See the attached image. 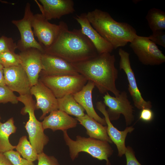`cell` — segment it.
Returning <instances> with one entry per match:
<instances>
[{
    "label": "cell",
    "mask_w": 165,
    "mask_h": 165,
    "mask_svg": "<svg viewBox=\"0 0 165 165\" xmlns=\"http://www.w3.org/2000/svg\"><path fill=\"white\" fill-rule=\"evenodd\" d=\"M115 55L106 53L71 64L79 74L94 84L100 93L110 91L115 97H118L120 92L116 84L118 71L115 66Z\"/></svg>",
    "instance_id": "2"
},
{
    "label": "cell",
    "mask_w": 165,
    "mask_h": 165,
    "mask_svg": "<svg viewBox=\"0 0 165 165\" xmlns=\"http://www.w3.org/2000/svg\"><path fill=\"white\" fill-rule=\"evenodd\" d=\"M0 165H13L3 153L0 152Z\"/></svg>",
    "instance_id": "34"
},
{
    "label": "cell",
    "mask_w": 165,
    "mask_h": 165,
    "mask_svg": "<svg viewBox=\"0 0 165 165\" xmlns=\"http://www.w3.org/2000/svg\"><path fill=\"white\" fill-rule=\"evenodd\" d=\"M86 16L93 28L114 49L125 46L137 35L132 26L116 21L106 12L96 9L86 13Z\"/></svg>",
    "instance_id": "3"
},
{
    "label": "cell",
    "mask_w": 165,
    "mask_h": 165,
    "mask_svg": "<svg viewBox=\"0 0 165 165\" xmlns=\"http://www.w3.org/2000/svg\"><path fill=\"white\" fill-rule=\"evenodd\" d=\"M42 14L48 20L60 19L62 16L75 12L72 0H35Z\"/></svg>",
    "instance_id": "15"
},
{
    "label": "cell",
    "mask_w": 165,
    "mask_h": 165,
    "mask_svg": "<svg viewBox=\"0 0 165 165\" xmlns=\"http://www.w3.org/2000/svg\"><path fill=\"white\" fill-rule=\"evenodd\" d=\"M42 122L44 130L51 129L53 132L57 130L63 131L75 127L78 121L59 109L53 111L46 116Z\"/></svg>",
    "instance_id": "19"
},
{
    "label": "cell",
    "mask_w": 165,
    "mask_h": 165,
    "mask_svg": "<svg viewBox=\"0 0 165 165\" xmlns=\"http://www.w3.org/2000/svg\"><path fill=\"white\" fill-rule=\"evenodd\" d=\"M148 38L156 44L165 48V32L163 31H157L152 32Z\"/></svg>",
    "instance_id": "31"
},
{
    "label": "cell",
    "mask_w": 165,
    "mask_h": 165,
    "mask_svg": "<svg viewBox=\"0 0 165 165\" xmlns=\"http://www.w3.org/2000/svg\"><path fill=\"white\" fill-rule=\"evenodd\" d=\"M6 85L4 77L3 69L0 70V86Z\"/></svg>",
    "instance_id": "35"
},
{
    "label": "cell",
    "mask_w": 165,
    "mask_h": 165,
    "mask_svg": "<svg viewBox=\"0 0 165 165\" xmlns=\"http://www.w3.org/2000/svg\"><path fill=\"white\" fill-rule=\"evenodd\" d=\"M153 117L154 113L151 109L144 108L141 109L139 119L143 121L149 122L153 119Z\"/></svg>",
    "instance_id": "33"
},
{
    "label": "cell",
    "mask_w": 165,
    "mask_h": 165,
    "mask_svg": "<svg viewBox=\"0 0 165 165\" xmlns=\"http://www.w3.org/2000/svg\"><path fill=\"white\" fill-rule=\"evenodd\" d=\"M6 85L20 95L30 94L31 86L29 78L20 64L3 69Z\"/></svg>",
    "instance_id": "14"
},
{
    "label": "cell",
    "mask_w": 165,
    "mask_h": 165,
    "mask_svg": "<svg viewBox=\"0 0 165 165\" xmlns=\"http://www.w3.org/2000/svg\"><path fill=\"white\" fill-rule=\"evenodd\" d=\"M43 74L49 75H76L79 74L72 64L56 56L42 53Z\"/></svg>",
    "instance_id": "16"
},
{
    "label": "cell",
    "mask_w": 165,
    "mask_h": 165,
    "mask_svg": "<svg viewBox=\"0 0 165 165\" xmlns=\"http://www.w3.org/2000/svg\"><path fill=\"white\" fill-rule=\"evenodd\" d=\"M118 54L120 57L119 68L124 71L127 76L129 83L128 90L134 105L138 109H151L152 107V102L144 99L138 88L135 75L131 66L130 54L121 48L119 50Z\"/></svg>",
    "instance_id": "10"
},
{
    "label": "cell",
    "mask_w": 165,
    "mask_h": 165,
    "mask_svg": "<svg viewBox=\"0 0 165 165\" xmlns=\"http://www.w3.org/2000/svg\"><path fill=\"white\" fill-rule=\"evenodd\" d=\"M148 26L152 32L165 30V12L155 8L150 9L146 16Z\"/></svg>",
    "instance_id": "24"
},
{
    "label": "cell",
    "mask_w": 165,
    "mask_h": 165,
    "mask_svg": "<svg viewBox=\"0 0 165 165\" xmlns=\"http://www.w3.org/2000/svg\"><path fill=\"white\" fill-rule=\"evenodd\" d=\"M57 99L58 109L76 118L85 115L84 109L76 101L72 94H68Z\"/></svg>",
    "instance_id": "23"
},
{
    "label": "cell",
    "mask_w": 165,
    "mask_h": 165,
    "mask_svg": "<svg viewBox=\"0 0 165 165\" xmlns=\"http://www.w3.org/2000/svg\"><path fill=\"white\" fill-rule=\"evenodd\" d=\"M1 119L0 116V152L3 153L15 148L16 146L10 143L9 138L16 132L17 128L13 118L9 119L4 123L1 122Z\"/></svg>",
    "instance_id": "22"
},
{
    "label": "cell",
    "mask_w": 165,
    "mask_h": 165,
    "mask_svg": "<svg viewBox=\"0 0 165 165\" xmlns=\"http://www.w3.org/2000/svg\"><path fill=\"white\" fill-rule=\"evenodd\" d=\"M75 19L80 25L82 32L92 43L98 54L111 53L113 46L93 28L86 16V13L77 15Z\"/></svg>",
    "instance_id": "18"
},
{
    "label": "cell",
    "mask_w": 165,
    "mask_h": 165,
    "mask_svg": "<svg viewBox=\"0 0 165 165\" xmlns=\"http://www.w3.org/2000/svg\"><path fill=\"white\" fill-rule=\"evenodd\" d=\"M124 154L126 159V165H142L136 158L134 152L130 146L126 147Z\"/></svg>",
    "instance_id": "32"
},
{
    "label": "cell",
    "mask_w": 165,
    "mask_h": 165,
    "mask_svg": "<svg viewBox=\"0 0 165 165\" xmlns=\"http://www.w3.org/2000/svg\"><path fill=\"white\" fill-rule=\"evenodd\" d=\"M41 81L53 92L57 99L80 91L88 81L83 75H49L44 74Z\"/></svg>",
    "instance_id": "6"
},
{
    "label": "cell",
    "mask_w": 165,
    "mask_h": 165,
    "mask_svg": "<svg viewBox=\"0 0 165 165\" xmlns=\"http://www.w3.org/2000/svg\"><path fill=\"white\" fill-rule=\"evenodd\" d=\"M3 68H4L3 67V66L0 63V70H1V69H3Z\"/></svg>",
    "instance_id": "36"
},
{
    "label": "cell",
    "mask_w": 165,
    "mask_h": 165,
    "mask_svg": "<svg viewBox=\"0 0 165 165\" xmlns=\"http://www.w3.org/2000/svg\"><path fill=\"white\" fill-rule=\"evenodd\" d=\"M15 148L23 158L33 162L38 159V154L32 147L26 136H23L19 139Z\"/></svg>",
    "instance_id": "25"
},
{
    "label": "cell",
    "mask_w": 165,
    "mask_h": 165,
    "mask_svg": "<svg viewBox=\"0 0 165 165\" xmlns=\"http://www.w3.org/2000/svg\"><path fill=\"white\" fill-rule=\"evenodd\" d=\"M42 53L37 49L30 48L21 51L19 54L20 64L26 72L31 86L38 82L39 73L43 69Z\"/></svg>",
    "instance_id": "13"
},
{
    "label": "cell",
    "mask_w": 165,
    "mask_h": 165,
    "mask_svg": "<svg viewBox=\"0 0 165 165\" xmlns=\"http://www.w3.org/2000/svg\"><path fill=\"white\" fill-rule=\"evenodd\" d=\"M30 94L34 95L36 99L35 109H41L42 111L41 120L43 119L47 114L58 109L57 99L40 80L31 87Z\"/></svg>",
    "instance_id": "12"
},
{
    "label": "cell",
    "mask_w": 165,
    "mask_h": 165,
    "mask_svg": "<svg viewBox=\"0 0 165 165\" xmlns=\"http://www.w3.org/2000/svg\"><path fill=\"white\" fill-rule=\"evenodd\" d=\"M63 133L64 140L69 148L70 157L72 161L78 157L79 152H84L99 160H105L106 165H111L108 159L113 151L108 142L80 135L77 136L74 141L69 137L67 130Z\"/></svg>",
    "instance_id": "4"
},
{
    "label": "cell",
    "mask_w": 165,
    "mask_h": 165,
    "mask_svg": "<svg viewBox=\"0 0 165 165\" xmlns=\"http://www.w3.org/2000/svg\"><path fill=\"white\" fill-rule=\"evenodd\" d=\"M20 63L19 54L15 52H6L0 54V63L4 68L18 65Z\"/></svg>",
    "instance_id": "26"
},
{
    "label": "cell",
    "mask_w": 165,
    "mask_h": 165,
    "mask_svg": "<svg viewBox=\"0 0 165 165\" xmlns=\"http://www.w3.org/2000/svg\"><path fill=\"white\" fill-rule=\"evenodd\" d=\"M130 43V47L143 64L158 65L165 62V56L162 51L148 37L137 35Z\"/></svg>",
    "instance_id": "7"
},
{
    "label": "cell",
    "mask_w": 165,
    "mask_h": 165,
    "mask_svg": "<svg viewBox=\"0 0 165 165\" xmlns=\"http://www.w3.org/2000/svg\"><path fill=\"white\" fill-rule=\"evenodd\" d=\"M13 165H35L33 162L22 158L17 151L10 150L3 153Z\"/></svg>",
    "instance_id": "28"
},
{
    "label": "cell",
    "mask_w": 165,
    "mask_h": 165,
    "mask_svg": "<svg viewBox=\"0 0 165 165\" xmlns=\"http://www.w3.org/2000/svg\"><path fill=\"white\" fill-rule=\"evenodd\" d=\"M34 34L38 39L44 50L50 47L57 37L61 28L59 24L50 23L41 13L33 15L32 21Z\"/></svg>",
    "instance_id": "11"
},
{
    "label": "cell",
    "mask_w": 165,
    "mask_h": 165,
    "mask_svg": "<svg viewBox=\"0 0 165 165\" xmlns=\"http://www.w3.org/2000/svg\"><path fill=\"white\" fill-rule=\"evenodd\" d=\"M61 22V28L57 37L44 53L58 57L71 63L88 60L98 54L80 29L70 31L65 22Z\"/></svg>",
    "instance_id": "1"
},
{
    "label": "cell",
    "mask_w": 165,
    "mask_h": 165,
    "mask_svg": "<svg viewBox=\"0 0 165 165\" xmlns=\"http://www.w3.org/2000/svg\"><path fill=\"white\" fill-rule=\"evenodd\" d=\"M76 119L86 129V134L90 138L112 143L108 135L107 126H104L87 114Z\"/></svg>",
    "instance_id": "21"
},
{
    "label": "cell",
    "mask_w": 165,
    "mask_h": 165,
    "mask_svg": "<svg viewBox=\"0 0 165 165\" xmlns=\"http://www.w3.org/2000/svg\"><path fill=\"white\" fill-rule=\"evenodd\" d=\"M17 98L18 101L24 105L21 113L23 115L28 113L29 115L28 120L24 127L28 134L29 141L38 154L43 152L49 138L44 133L42 122L38 120L35 115V103L32 95L30 94L19 95Z\"/></svg>",
    "instance_id": "5"
},
{
    "label": "cell",
    "mask_w": 165,
    "mask_h": 165,
    "mask_svg": "<svg viewBox=\"0 0 165 165\" xmlns=\"http://www.w3.org/2000/svg\"><path fill=\"white\" fill-rule=\"evenodd\" d=\"M13 92L6 85L0 86V103L17 104L19 101L17 97Z\"/></svg>",
    "instance_id": "27"
},
{
    "label": "cell",
    "mask_w": 165,
    "mask_h": 165,
    "mask_svg": "<svg viewBox=\"0 0 165 165\" xmlns=\"http://www.w3.org/2000/svg\"><path fill=\"white\" fill-rule=\"evenodd\" d=\"M33 15L31 11L30 4L27 3L25 6L23 17L21 19L13 20L11 21L17 28L20 35V39L17 45V48L21 51L34 48L43 53L44 49L35 39L32 29L31 21Z\"/></svg>",
    "instance_id": "9"
},
{
    "label": "cell",
    "mask_w": 165,
    "mask_h": 165,
    "mask_svg": "<svg viewBox=\"0 0 165 165\" xmlns=\"http://www.w3.org/2000/svg\"><path fill=\"white\" fill-rule=\"evenodd\" d=\"M37 160V165H60L55 157L49 156L43 152L38 154Z\"/></svg>",
    "instance_id": "30"
},
{
    "label": "cell",
    "mask_w": 165,
    "mask_h": 165,
    "mask_svg": "<svg viewBox=\"0 0 165 165\" xmlns=\"http://www.w3.org/2000/svg\"><path fill=\"white\" fill-rule=\"evenodd\" d=\"M96 108L104 116L107 125V133L110 138L116 146L118 156L120 157L124 154L126 149L125 139L127 134L132 132L134 130L132 126L128 127L122 131L119 130L111 123L106 109V106L101 101H97Z\"/></svg>",
    "instance_id": "17"
},
{
    "label": "cell",
    "mask_w": 165,
    "mask_h": 165,
    "mask_svg": "<svg viewBox=\"0 0 165 165\" xmlns=\"http://www.w3.org/2000/svg\"><path fill=\"white\" fill-rule=\"evenodd\" d=\"M103 98L104 103L108 107L107 111L110 121L118 119L122 114L127 126L132 123L134 120V107L125 91L120 92L118 97H112L107 92Z\"/></svg>",
    "instance_id": "8"
},
{
    "label": "cell",
    "mask_w": 165,
    "mask_h": 165,
    "mask_svg": "<svg viewBox=\"0 0 165 165\" xmlns=\"http://www.w3.org/2000/svg\"><path fill=\"white\" fill-rule=\"evenodd\" d=\"M95 86L92 82L88 81L80 91L73 95L76 101L84 108L88 116L103 125L106 126V123L105 119L97 114L94 107L92 92Z\"/></svg>",
    "instance_id": "20"
},
{
    "label": "cell",
    "mask_w": 165,
    "mask_h": 165,
    "mask_svg": "<svg viewBox=\"0 0 165 165\" xmlns=\"http://www.w3.org/2000/svg\"><path fill=\"white\" fill-rule=\"evenodd\" d=\"M17 48L12 38L3 35L0 37V54L6 52H14Z\"/></svg>",
    "instance_id": "29"
}]
</instances>
